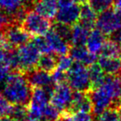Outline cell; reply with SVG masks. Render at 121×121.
Here are the masks:
<instances>
[{
  "instance_id": "obj_15",
  "label": "cell",
  "mask_w": 121,
  "mask_h": 121,
  "mask_svg": "<svg viewBox=\"0 0 121 121\" xmlns=\"http://www.w3.org/2000/svg\"><path fill=\"white\" fill-rule=\"evenodd\" d=\"M33 10L47 19L56 17L58 11V4L56 0H37L33 5Z\"/></svg>"
},
{
  "instance_id": "obj_1",
  "label": "cell",
  "mask_w": 121,
  "mask_h": 121,
  "mask_svg": "<svg viewBox=\"0 0 121 121\" xmlns=\"http://www.w3.org/2000/svg\"><path fill=\"white\" fill-rule=\"evenodd\" d=\"M121 91V76L119 75L106 76L100 86L89 92L92 103V113L95 115L110 107L119 106Z\"/></svg>"
},
{
  "instance_id": "obj_38",
  "label": "cell",
  "mask_w": 121,
  "mask_h": 121,
  "mask_svg": "<svg viewBox=\"0 0 121 121\" xmlns=\"http://www.w3.org/2000/svg\"><path fill=\"white\" fill-rule=\"evenodd\" d=\"M114 4V9L121 13V0H115Z\"/></svg>"
},
{
  "instance_id": "obj_17",
  "label": "cell",
  "mask_w": 121,
  "mask_h": 121,
  "mask_svg": "<svg viewBox=\"0 0 121 121\" xmlns=\"http://www.w3.org/2000/svg\"><path fill=\"white\" fill-rule=\"evenodd\" d=\"M97 13L91 8L89 3H83L81 5V15H80V23L92 30L95 26L97 19Z\"/></svg>"
},
{
  "instance_id": "obj_14",
  "label": "cell",
  "mask_w": 121,
  "mask_h": 121,
  "mask_svg": "<svg viewBox=\"0 0 121 121\" xmlns=\"http://www.w3.org/2000/svg\"><path fill=\"white\" fill-rule=\"evenodd\" d=\"M106 39V36L98 28H93L89 34L86 43V47L90 52L97 55L100 54Z\"/></svg>"
},
{
  "instance_id": "obj_27",
  "label": "cell",
  "mask_w": 121,
  "mask_h": 121,
  "mask_svg": "<svg viewBox=\"0 0 121 121\" xmlns=\"http://www.w3.org/2000/svg\"><path fill=\"white\" fill-rule=\"evenodd\" d=\"M60 37H62L66 42L71 45V28L72 27H70L68 25H65L62 23L56 22L54 26L52 27Z\"/></svg>"
},
{
  "instance_id": "obj_40",
  "label": "cell",
  "mask_w": 121,
  "mask_h": 121,
  "mask_svg": "<svg viewBox=\"0 0 121 121\" xmlns=\"http://www.w3.org/2000/svg\"><path fill=\"white\" fill-rule=\"evenodd\" d=\"M4 58H5L4 51H0V63H4Z\"/></svg>"
},
{
  "instance_id": "obj_39",
  "label": "cell",
  "mask_w": 121,
  "mask_h": 121,
  "mask_svg": "<svg viewBox=\"0 0 121 121\" xmlns=\"http://www.w3.org/2000/svg\"><path fill=\"white\" fill-rule=\"evenodd\" d=\"M0 121H13L10 116H0Z\"/></svg>"
},
{
  "instance_id": "obj_3",
  "label": "cell",
  "mask_w": 121,
  "mask_h": 121,
  "mask_svg": "<svg viewBox=\"0 0 121 121\" xmlns=\"http://www.w3.org/2000/svg\"><path fill=\"white\" fill-rule=\"evenodd\" d=\"M67 83L73 91L90 92L91 91V83L87 66L81 63L74 62L67 71Z\"/></svg>"
},
{
  "instance_id": "obj_31",
  "label": "cell",
  "mask_w": 121,
  "mask_h": 121,
  "mask_svg": "<svg viewBox=\"0 0 121 121\" xmlns=\"http://www.w3.org/2000/svg\"><path fill=\"white\" fill-rule=\"evenodd\" d=\"M13 105L7 99L0 93V116H7L10 114Z\"/></svg>"
},
{
  "instance_id": "obj_7",
  "label": "cell",
  "mask_w": 121,
  "mask_h": 121,
  "mask_svg": "<svg viewBox=\"0 0 121 121\" xmlns=\"http://www.w3.org/2000/svg\"><path fill=\"white\" fill-rule=\"evenodd\" d=\"M17 53L19 60L20 72L27 73L37 68L41 53L32 42L17 47Z\"/></svg>"
},
{
  "instance_id": "obj_36",
  "label": "cell",
  "mask_w": 121,
  "mask_h": 121,
  "mask_svg": "<svg viewBox=\"0 0 121 121\" xmlns=\"http://www.w3.org/2000/svg\"><path fill=\"white\" fill-rule=\"evenodd\" d=\"M110 37H112L111 39H112L113 41H114V42L121 47V28L119 29V30H118L117 32H114Z\"/></svg>"
},
{
  "instance_id": "obj_28",
  "label": "cell",
  "mask_w": 121,
  "mask_h": 121,
  "mask_svg": "<svg viewBox=\"0 0 121 121\" xmlns=\"http://www.w3.org/2000/svg\"><path fill=\"white\" fill-rule=\"evenodd\" d=\"M62 113L56 107L49 103L43 110V119L45 121H57L60 118Z\"/></svg>"
},
{
  "instance_id": "obj_12",
  "label": "cell",
  "mask_w": 121,
  "mask_h": 121,
  "mask_svg": "<svg viewBox=\"0 0 121 121\" xmlns=\"http://www.w3.org/2000/svg\"><path fill=\"white\" fill-rule=\"evenodd\" d=\"M77 111L92 113V103L89 92L74 91L71 109L67 113H74Z\"/></svg>"
},
{
  "instance_id": "obj_42",
  "label": "cell",
  "mask_w": 121,
  "mask_h": 121,
  "mask_svg": "<svg viewBox=\"0 0 121 121\" xmlns=\"http://www.w3.org/2000/svg\"><path fill=\"white\" fill-rule=\"evenodd\" d=\"M79 2H81V4H83V3H86L88 1V0H78Z\"/></svg>"
},
{
  "instance_id": "obj_30",
  "label": "cell",
  "mask_w": 121,
  "mask_h": 121,
  "mask_svg": "<svg viewBox=\"0 0 121 121\" xmlns=\"http://www.w3.org/2000/svg\"><path fill=\"white\" fill-rule=\"evenodd\" d=\"M51 76H52V82L55 86L67 82V72H65L58 68L51 73Z\"/></svg>"
},
{
  "instance_id": "obj_45",
  "label": "cell",
  "mask_w": 121,
  "mask_h": 121,
  "mask_svg": "<svg viewBox=\"0 0 121 121\" xmlns=\"http://www.w3.org/2000/svg\"><path fill=\"white\" fill-rule=\"evenodd\" d=\"M1 10H2V9H1V7H0V11H1Z\"/></svg>"
},
{
  "instance_id": "obj_2",
  "label": "cell",
  "mask_w": 121,
  "mask_h": 121,
  "mask_svg": "<svg viewBox=\"0 0 121 121\" xmlns=\"http://www.w3.org/2000/svg\"><path fill=\"white\" fill-rule=\"evenodd\" d=\"M32 87L26 76L20 71L11 72L1 88V93L12 104L28 106L32 94Z\"/></svg>"
},
{
  "instance_id": "obj_19",
  "label": "cell",
  "mask_w": 121,
  "mask_h": 121,
  "mask_svg": "<svg viewBox=\"0 0 121 121\" xmlns=\"http://www.w3.org/2000/svg\"><path fill=\"white\" fill-rule=\"evenodd\" d=\"M90 74V79L91 83V90L100 86L104 83L106 78V74L103 71L98 63H94L88 67Z\"/></svg>"
},
{
  "instance_id": "obj_11",
  "label": "cell",
  "mask_w": 121,
  "mask_h": 121,
  "mask_svg": "<svg viewBox=\"0 0 121 121\" xmlns=\"http://www.w3.org/2000/svg\"><path fill=\"white\" fill-rule=\"evenodd\" d=\"M68 54L75 62L81 63L86 66H91L98 60L97 55L90 52L86 46H71Z\"/></svg>"
},
{
  "instance_id": "obj_20",
  "label": "cell",
  "mask_w": 121,
  "mask_h": 121,
  "mask_svg": "<svg viewBox=\"0 0 121 121\" xmlns=\"http://www.w3.org/2000/svg\"><path fill=\"white\" fill-rule=\"evenodd\" d=\"M54 54H42L39 58L37 68L42 71L52 73L57 67V57Z\"/></svg>"
},
{
  "instance_id": "obj_34",
  "label": "cell",
  "mask_w": 121,
  "mask_h": 121,
  "mask_svg": "<svg viewBox=\"0 0 121 121\" xmlns=\"http://www.w3.org/2000/svg\"><path fill=\"white\" fill-rule=\"evenodd\" d=\"M12 47L9 45L7 40H6L4 32H0V51H5L11 49Z\"/></svg>"
},
{
  "instance_id": "obj_18",
  "label": "cell",
  "mask_w": 121,
  "mask_h": 121,
  "mask_svg": "<svg viewBox=\"0 0 121 121\" xmlns=\"http://www.w3.org/2000/svg\"><path fill=\"white\" fill-rule=\"evenodd\" d=\"M91 29L85 27L81 23L78 22L71 28V46H86V41L91 32Z\"/></svg>"
},
{
  "instance_id": "obj_4",
  "label": "cell",
  "mask_w": 121,
  "mask_h": 121,
  "mask_svg": "<svg viewBox=\"0 0 121 121\" xmlns=\"http://www.w3.org/2000/svg\"><path fill=\"white\" fill-rule=\"evenodd\" d=\"M22 27L31 36H45L52 29V25L49 19L41 16L35 11L27 13L22 23Z\"/></svg>"
},
{
  "instance_id": "obj_16",
  "label": "cell",
  "mask_w": 121,
  "mask_h": 121,
  "mask_svg": "<svg viewBox=\"0 0 121 121\" xmlns=\"http://www.w3.org/2000/svg\"><path fill=\"white\" fill-rule=\"evenodd\" d=\"M98 64L107 76L119 75L121 68V58H113L99 56Z\"/></svg>"
},
{
  "instance_id": "obj_25",
  "label": "cell",
  "mask_w": 121,
  "mask_h": 121,
  "mask_svg": "<svg viewBox=\"0 0 121 121\" xmlns=\"http://www.w3.org/2000/svg\"><path fill=\"white\" fill-rule=\"evenodd\" d=\"M27 106L14 104L13 105L9 116L13 119V121H27Z\"/></svg>"
},
{
  "instance_id": "obj_6",
  "label": "cell",
  "mask_w": 121,
  "mask_h": 121,
  "mask_svg": "<svg viewBox=\"0 0 121 121\" xmlns=\"http://www.w3.org/2000/svg\"><path fill=\"white\" fill-rule=\"evenodd\" d=\"M73 94L74 91L67 82L56 85L51 96L50 103L61 113H67L71 109Z\"/></svg>"
},
{
  "instance_id": "obj_23",
  "label": "cell",
  "mask_w": 121,
  "mask_h": 121,
  "mask_svg": "<svg viewBox=\"0 0 121 121\" xmlns=\"http://www.w3.org/2000/svg\"><path fill=\"white\" fill-rule=\"evenodd\" d=\"M0 7L4 13L11 17L23 6L21 0H0Z\"/></svg>"
},
{
  "instance_id": "obj_8",
  "label": "cell",
  "mask_w": 121,
  "mask_h": 121,
  "mask_svg": "<svg viewBox=\"0 0 121 121\" xmlns=\"http://www.w3.org/2000/svg\"><path fill=\"white\" fill-rule=\"evenodd\" d=\"M80 15L81 5L77 3L66 7L58 8V11L55 17L56 22L73 27L80 22Z\"/></svg>"
},
{
  "instance_id": "obj_21",
  "label": "cell",
  "mask_w": 121,
  "mask_h": 121,
  "mask_svg": "<svg viewBox=\"0 0 121 121\" xmlns=\"http://www.w3.org/2000/svg\"><path fill=\"white\" fill-rule=\"evenodd\" d=\"M100 56L113 58H121V47L112 39H108L103 46Z\"/></svg>"
},
{
  "instance_id": "obj_33",
  "label": "cell",
  "mask_w": 121,
  "mask_h": 121,
  "mask_svg": "<svg viewBox=\"0 0 121 121\" xmlns=\"http://www.w3.org/2000/svg\"><path fill=\"white\" fill-rule=\"evenodd\" d=\"M11 74V68L5 63H0V89Z\"/></svg>"
},
{
  "instance_id": "obj_10",
  "label": "cell",
  "mask_w": 121,
  "mask_h": 121,
  "mask_svg": "<svg viewBox=\"0 0 121 121\" xmlns=\"http://www.w3.org/2000/svg\"><path fill=\"white\" fill-rule=\"evenodd\" d=\"M25 76L32 88H47L55 86L52 82L51 73L37 68L27 71Z\"/></svg>"
},
{
  "instance_id": "obj_32",
  "label": "cell",
  "mask_w": 121,
  "mask_h": 121,
  "mask_svg": "<svg viewBox=\"0 0 121 121\" xmlns=\"http://www.w3.org/2000/svg\"><path fill=\"white\" fill-rule=\"evenodd\" d=\"M13 22L11 17L4 12H0V32H5Z\"/></svg>"
},
{
  "instance_id": "obj_26",
  "label": "cell",
  "mask_w": 121,
  "mask_h": 121,
  "mask_svg": "<svg viewBox=\"0 0 121 121\" xmlns=\"http://www.w3.org/2000/svg\"><path fill=\"white\" fill-rule=\"evenodd\" d=\"M115 0H88V3L97 13L112 9Z\"/></svg>"
},
{
  "instance_id": "obj_37",
  "label": "cell",
  "mask_w": 121,
  "mask_h": 121,
  "mask_svg": "<svg viewBox=\"0 0 121 121\" xmlns=\"http://www.w3.org/2000/svg\"><path fill=\"white\" fill-rule=\"evenodd\" d=\"M37 0H21V2H22V4L26 9H29V8L32 7L33 8L34 4L36 3Z\"/></svg>"
},
{
  "instance_id": "obj_44",
  "label": "cell",
  "mask_w": 121,
  "mask_h": 121,
  "mask_svg": "<svg viewBox=\"0 0 121 121\" xmlns=\"http://www.w3.org/2000/svg\"><path fill=\"white\" fill-rule=\"evenodd\" d=\"M119 74H120V76H121V68H120V71H119Z\"/></svg>"
},
{
  "instance_id": "obj_41",
  "label": "cell",
  "mask_w": 121,
  "mask_h": 121,
  "mask_svg": "<svg viewBox=\"0 0 121 121\" xmlns=\"http://www.w3.org/2000/svg\"><path fill=\"white\" fill-rule=\"evenodd\" d=\"M119 121H121V107L119 108Z\"/></svg>"
},
{
  "instance_id": "obj_29",
  "label": "cell",
  "mask_w": 121,
  "mask_h": 121,
  "mask_svg": "<svg viewBox=\"0 0 121 121\" xmlns=\"http://www.w3.org/2000/svg\"><path fill=\"white\" fill-rule=\"evenodd\" d=\"M74 62L75 61L73 60V59L71 58L69 54L58 56V57H57V67L56 68L65 71V72H67L71 68V66H73Z\"/></svg>"
},
{
  "instance_id": "obj_24",
  "label": "cell",
  "mask_w": 121,
  "mask_h": 121,
  "mask_svg": "<svg viewBox=\"0 0 121 121\" xmlns=\"http://www.w3.org/2000/svg\"><path fill=\"white\" fill-rule=\"evenodd\" d=\"M31 42L35 46L36 48L39 51L40 53H42V54H52V53L51 46H50V44H49L46 36L34 37Z\"/></svg>"
},
{
  "instance_id": "obj_5",
  "label": "cell",
  "mask_w": 121,
  "mask_h": 121,
  "mask_svg": "<svg viewBox=\"0 0 121 121\" xmlns=\"http://www.w3.org/2000/svg\"><path fill=\"white\" fill-rule=\"evenodd\" d=\"M95 27L106 37L113 35L121 28V13L113 9L100 13L97 16Z\"/></svg>"
},
{
  "instance_id": "obj_13",
  "label": "cell",
  "mask_w": 121,
  "mask_h": 121,
  "mask_svg": "<svg viewBox=\"0 0 121 121\" xmlns=\"http://www.w3.org/2000/svg\"><path fill=\"white\" fill-rule=\"evenodd\" d=\"M45 36L50 44L53 54L56 56H62L69 53L71 45L62 37H60L52 28Z\"/></svg>"
},
{
  "instance_id": "obj_9",
  "label": "cell",
  "mask_w": 121,
  "mask_h": 121,
  "mask_svg": "<svg viewBox=\"0 0 121 121\" xmlns=\"http://www.w3.org/2000/svg\"><path fill=\"white\" fill-rule=\"evenodd\" d=\"M6 40L12 48L23 46L29 42L31 36L19 25L13 24L4 32Z\"/></svg>"
},
{
  "instance_id": "obj_43",
  "label": "cell",
  "mask_w": 121,
  "mask_h": 121,
  "mask_svg": "<svg viewBox=\"0 0 121 121\" xmlns=\"http://www.w3.org/2000/svg\"><path fill=\"white\" fill-rule=\"evenodd\" d=\"M119 106L121 107V91H120V95H119Z\"/></svg>"
},
{
  "instance_id": "obj_35",
  "label": "cell",
  "mask_w": 121,
  "mask_h": 121,
  "mask_svg": "<svg viewBox=\"0 0 121 121\" xmlns=\"http://www.w3.org/2000/svg\"><path fill=\"white\" fill-rule=\"evenodd\" d=\"M57 4H58V8L61 7H66V6H69L71 4H74L77 3L78 0H57Z\"/></svg>"
},
{
  "instance_id": "obj_22",
  "label": "cell",
  "mask_w": 121,
  "mask_h": 121,
  "mask_svg": "<svg viewBox=\"0 0 121 121\" xmlns=\"http://www.w3.org/2000/svg\"><path fill=\"white\" fill-rule=\"evenodd\" d=\"M119 107H110L93 116V121H119Z\"/></svg>"
}]
</instances>
